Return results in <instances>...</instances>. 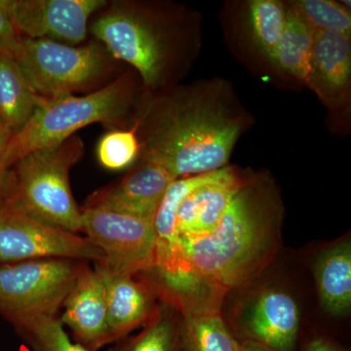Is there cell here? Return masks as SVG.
<instances>
[{
	"mask_svg": "<svg viewBox=\"0 0 351 351\" xmlns=\"http://www.w3.org/2000/svg\"><path fill=\"white\" fill-rule=\"evenodd\" d=\"M149 119L142 160L175 179L221 169L252 119L223 78L201 80L165 97Z\"/></svg>",
	"mask_w": 351,
	"mask_h": 351,
	"instance_id": "obj_1",
	"label": "cell"
},
{
	"mask_svg": "<svg viewBox=\"0 0 351 351\" xmlns=\"http://www.w3.org/2000/svg\"><path fill=\"white\" fill-rule=\"evenodd\" d=\"M283 207L269 176L247 174L216 228L182 244L191 293H226L253 280L276 257Z\"/></svg>",
	"mask_w": 351,
	"mask_h": 351,
	"instance_id": "obj_2",
	"label": "cell"
},
{
	"mask_svg": "<svg viewBox=\"0 0 351 351\" xmlns=\"http://www.w3.org/2000/svg\"><path fill=\"white\" fill-rule=\"evenodd\" d=\"M83 154L82 138L73 136L57 147L21 157L11 167L1 202L66 232H82V209L69 184V170Z\"/></svg>",
	"mask_w": 351,
	"mask_h": 351,
	"instance_id": "obj_3",
	"label": "cell"
},
{
	"mask_svg": "<svg viewBox=\"0 0 351 351\" xmlns=\"http://www.w3.org/2000/svg\"><path fill=\"white\" fill-rule=\"evenodd\" d=\"M131 99V84L126 78L86 96L41 97L31 119L9 141L7 163L12 167L25 154L57 147L89 124L119 121L126 114Z\"/></svg>",
	"mask_w": 351,
	"mask_h": 351,
	"instance_id": "obj_4",
	"label": "cell"
},
{
	"mask_svg": "<svg viewBox=\"0 0 351 351\" xmlns=\"http://www.w3.org/2000/svg\"><path fill=\"white\" fill-rule=\"evenodd\" d=\"M85 263L45 258L0 265V313L17 330L57 316Z\"/></svg>",
	"mask_w": 351,
	"mask_h": 351,
	"instance_id": "obj_5",
	"label": "cell"
},
{
	"mask_svg": "<svg viewBox=\"0 0 351 351\" xmlns=\"http://www.w3.org/2000/svg\"><path fill=\"white\" fill-rule=\"evenodd\" d=\"M14 58L43 98L69 96L84 89L98 80L108 66L105 52L98 44L73 46L23 36Z\"/></svg>",
	"mask_w": 351,
	"mask_h": 351,
	"instance_id": "obj_6",
	"label": "cell"
},
{
	"mask_svg": "<svg viewBox=\"0 0 351 351\" xmlns=\"http://www.w3.org/2000/svg\"><path fill=\"white\" fill-rule=\"evenodd\" d=\"M91 29L113 56L137 69L145 86L163 84L177 41L156 18L136 9H119L101 16Z\"/></svg>",
	"mask_w": 351,
	"mask_h": 351,
	"instance_id": "obj_7",
	"label": "cell"
},
{
	"mask_svg": "<svg viewBox=\"0 0 351 351\" xmlns=\"http://www.w3.org/2000/svg\"><path fill=\"white\" fill-rule=\"evenodd\" d=\"M45 258L100 263L104 255L86 237L0 202V265Z\"/></svg>",
	"mask_w": 351,
	"mask_h": 351,
	"instance_id": "obj_8",
	"label": "cell"
},
{
	"mask_svg": "<svg viewBox=\"0 0 351 351\" xmlns=\"http://www.w3.org/2000/svg\"><path fill=\"white\" fill-rule=\"evenodd\" d=\"M82 232L100 249L98 263L119 274L136 276L152 271L154 265L156 232L154 219L137 218L106 208L82 209Z\"/></svg>",
	"mask_w": 351,
	"mask_h": 351,
	"instance_id": "obj_9",
	"label": "cell"
},
{
	"mask_svg": "<svg viewBox=\"0 0 351 351\" xmlns=\"http://www.w3.org/2000/svg\"><path fill=\"white\" fill-rule=\"evenodd\" d=\"M103 0H11V14L23 38L71 44L87 38L88 20Z\"/></svg>",
	"mask_w": 351,
	"mask_h": 351,
	"instance_id": "obj_10",
	"label": "cell"
},
{
	"mask_svg": "<svg viewBox=\"0 0 351 351\" xmlns=\"http://www.w3.org/2000/svg\"><path fill=\"white\" fill-rule=\"evenodd\" d=\"M300 309L285 291L267 289L258 293L242 317L244 341L265 351H295L299 337Z\"/></svg>",
	"mask_w": 351,
	"mask_h": 351,
	"instance_id": "obj_11",
	"label": "cell"
},
{
	"mask_svg": "<svg viewBox=\"0 0 351 351\" xmlns=\"http://www.w3.org/2000/svg\"><path fill=\"white\" fill-rule=\"evenodd\" d=\"M62 308L60 320L73 332L76 343L87 351L110 343L105 284L96 267L85 263Z\"/></svg>",
	"mask_w": 351,
	"mask_h": 351,
	"instance_id": "obj_12",
	"label": "cell"
},
{
	"mask_svg": "<svg viewBox=\"0 0 351 351\" xmlns=\"http://www.w3.org/2000/svg\"><path fill=\"white\" fill-rule=\"evenodd\" d=\"M246 175L239 168L226 166L217 179L195 189L182 201L176 214V230L182 245L212 232Z\"/></svg>",
	"mask_w": 351,
	"mask_h": 351,
	"instance_id": "obj_13",
	"label": "cell"
},
{
	"mask_svg": "<svg viewBox=\"0 0 351 351\" xmlns=\"http://www.w3.org/2000/svg\"><path fill=\"white\" fill-rule=\"evenodd\" d=\"M175 180L158 164L142 160L119 184L94 193L87 206L154 219L166 191Z\"/></svg>",
	"mask_w": 351,
	"mask_h": 351,
	"instance_id": "obj_14",
	"label": "cell"
},
{
	"mask_svg": "<svg viewBox=\"0 0 351 351\" xmlns=\"http://www.w3.org/2000/svg\"><path fill=\"white\" fill-rule=\"evenodd\" d=\"M95 267L105 284L110 343L121 341L154 315L158 306L156 287L136 280L135 276L112 271L101 263H96Z\"/></svg>",
	"mask_w": 351,
	"mask_h": 351,
	"instance_id": "obj_15",
	"label": "cell"
},
{
	"mask_svg": "<svg viewBox=\"0 0 351 351\" xmlns=\"http://www.w3.org/2000/svg\"><path fill=\"white\" fill-rule=\"evenodd\" d=\"M351 36L314 32L313 91L330 110L348 107L351 84Z\"/></svg>",
	"mask_w": 351,
	"mask_h": 351,
	"instance_id": "obj_16",
	"label": "cell"
},
{
	"mask_svg": "<svg viewBox=\"0 0 351 351\" xmlns=\"http://www.w3.org/2000/svg\"><path fill=\"white\" fill-rule=\"evenodd\" d=\"M223 295L173 302L182 314L186 351H237L240 341L226 326L221 314Z\"/></svg>",
	"mask_w": 351,
	"mask_h": 351,
	"instance_id": "obj_17",
	"label": "cell"
},
{
	"mask_svg": "<svg viewBox=\"0 0 351 351\" xmlns=\"http://www.w3.org/2000/svg\"><path fill=\"white\" fill-rule=\"evenodd\" d=\"M314 278L321 306L334 316L351 308V242L338 240L323 249L314 262Z\"/></svg>",
	"mask_w": 351,
	"mask_h": 351,
	"instance_id": "obj_18",
	"label": "cell"
},
{
	"mask_svg": "<svg viewBox=\"0 0 351 351\" xmlns=\"http://www.w3.org/2000/svg\"><path fill=\"white\" fill-rule=\"evenodd\" d=\"M313 36V29L288 6L285 27L269 62L279 75L288 76L311 90Z\"/></svg>",
	"mask_w": 351,
	"mask_h": 351,
	"instance_id": "obj_19",
	"label": "cell"
},
{
	"mask_svg": "<svg viewBox=\"0 0 351 351\" xmlns=\"http://www.w3.org/2000/svg\"><path fill=\"white\" fill-rule=\"evenodd\" d=\"M40 99L13 55L0 53V126L11 138L29 121Z\"/></svg>",
	"mask_w": 351,
	"mask_h": 351,
	"instance_id": "obj_20",
	"label": "cell"
},
{
	"mask_svg": "<svg viewBox=\"0 0 351 351\" xmlns=\"http://www.w3.org/2000/svg\"><path fill=\"white\" fill-rule=\"evenodd\" d=\"M287 3L278 0H251L244 4L243 25L247 41L269 64L287 19Z\"/></svg>",
	"mask_w": 351,
	"mask_h": 351,
	"instance_id": "obj_21",
	"label": "cell"
},
{
	"mask_svg": "<svg viewBox=\"0 0 351 351\" xmlns=\"http://www.w3.org/2000/svg\"><path fill=\"white\" fill-rule=\"evenodd\" d=\"M178 308L162 299L144 329L110 351H186Z\"/></svg>",
	"mask_w": 351,
	"mask_h": 351,
	"instance_id": "obj_22",
	"label": "cell"
},
{
	"mask_svg": "<svg viewBox=\"0 0 351 351\" xmlns=\"http://www.w3.org/2000/svg\"><path fill=\"white\" fill-rule=\"evenodd\" d=\"M287 4L314 32H335L351 36L350 9L341 2L298 0Z\"/></svg>",
	"mask_w": 351,
	"mask_h": 351,
	"instance_id": "obj_23",
	"label": "cell"
},
{
	"mask_svg": "<svg viewBox=\"0 0 351 351\" xmlns=\"http://www.w3.org/2000/svg\"><path fill=\"white\" fill-rule=\"evenodd\" d=\"M141 154V142L132 130H113L105 134L97 147V156L103 167L122 170L129 167Z\"/></svg>",
	"mask_w": 351,
	"mask_h": 351,
	"instance_id": "obj_24",
	"label": "cell"
},
{
	"mask_svg": "<svg viewBox=\"0 0 351 351\" xmlns=\"http://www.w3.org/2000/svg\"><path fill=\"white\" fill-rule=\"evenodd\" d=\"M36 351H87L73 343L57 316H45L18 330Z\"/></svg>",
	"mask_w": 351,
	"mask_h": 351,
	"instance_id": "obj_25",
	"label": "cell"
},
{
	"mask_svg": "<svg viewBox=\"0 0 351 351\" xmlns=\"http://www.w3.org/2000/svg\"><path fill=\"white\" fill-rule=\"evenodd\" d=\"M11 14V0H0V53L15 54L21 41Z\"/></svg>",
	"mask_w": 351,
	"mask_h": 351,
	"instance_id": "obj_26",
	"label": "cell"
},
{
	"mask_svg": "<svg viewBox=\"0 0 351 351\" xmlns=\"http://www.w3.org/2000/svg\"><path fill=\"white\" fill-rule=\"evenodd\" d=\"M10 138V134L0 126V202L5 195L9 173L11 169L6 159L7 145H8Z\"/></svg>",
	"mask_w": 351,
	"mask_h": 351,
	"instance_id": "obj_27",
	"label": "cell"
},
{
	"mask_svg": "<svg viewBox=\"0 0 351 351\" xmlns=\"http://www.w3.org/2000/svg\"><path fill=\"white\" fill-rule=\"evenodd\" d=\"M302 351H343L337 346L336 343H332V341L326 338H314L309 341L304 346Z\"/></svg>",
	"mask_w": 351,
	"mask_h": 351,
	"instance_id": "obj_28",
	"label": "cell"
},
{
	"mask_svg": "<svg viewBox=\"0 0 351 351\" xmlns=\"http://www.w3.org/2000/svg\"><path fill=\"white\" fill-rule=\"evenodd\" d=\"M237 351H265L262 348H258L253 343H247V341H240L239 350Z\"/></svg>",
	"mask_w": 351,
	"mask_h": 351,
	"instance_id": "obj_29",
	"label": "cell"
}]
</instances>
